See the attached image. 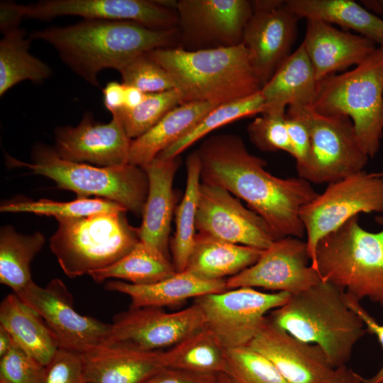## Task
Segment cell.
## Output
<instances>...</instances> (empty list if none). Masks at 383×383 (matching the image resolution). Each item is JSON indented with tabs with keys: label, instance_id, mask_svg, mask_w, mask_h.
Here are the masks:
<instances>
[{
	"label": "cell",
	"instance_id": "cell-1",
	"mask_svg": "<svg viewBox=\"0 0 383 383\" xmlns=\"http://www.w3.org/2000/svg\"><path fill=\"white\" fill-rule=\"evenodd\" d=\"M196 152L201 182L220 186L246 202L267 223L276 240L304 237L300 210L318 195L310 182L272 175L265 168L266 161L249 152L236 134L212 135Z\"/></svg>",
	"mask_w": 383,
	"mask_h": 383
},
{
	"label": "cell",
	"instance_id": "cell-2",
	"mask_svg": "<svg viewBox=\"0 0 383 383\" xmlns=\"http://www.w3.org/2000/svg\"><path fill=\"white\" fill-rule=\"evenodd\" d=\"M29 38L52 45L70 70L99 87L101 71L112 68L119 72L143 54L172 48L177 32L153 30L129 21L84 19L70 26L35 30Z\"/></svg>",
	"mask_w": 383,
	"mask_h": 383
},
{
	"label": "cell",
	"instance_id": "cell-3",
	"mask_svg": "<svg viewBox=\"0 0 383 383\" xmlns=\"http://www.w3.org/2000/svg\"><path fill=\"white\" fill-rule=\"evenodd\" d=\"M146 54L169 74L182 104L220 105L250 96L262 89L243 43L197 50L172 47Z\"/></svg>",
	"mask_w": 383,
	"mask_h": 383
},
{
	"label": "cell",
	"instance_id": "cell-4",
	"mask_svg": "<svg viewBox=\"0 0 383 383\" xmlns=\"http://www.w3.org/2000/svg\"><path fill=\"white\" fill-rule=\"evenodd\" d=\"M269 318L294 337L321 347L334 368L346 365L367 332L345 292L322 280L291 295Z\"/></svg>",
	"mask_w": 383,
	"mask_h": 383
},
{
	"label": "cell",
	"instance_id": "cell-5",
	"mask_svg": "<svg viewBox=\"0 0 383 383\" xmlns=\"http://www.w3.org/2000/svg\"><path fill=\"white\" fill-rule=\"evenodd\" d=\"M315 270L351 298L383 308V230L370 232L351 218L318 240Z\"/></svg>",
	"mask_w": 383,
	"mask_h": 383
},
{
	"label": "cell",
	"instance_id": "cell-6",
	"mask_svg": "<svg viewBox=\"0 0 383 383\" xmlns=\"http://www.w3.org/2000/svg\"><path fill=\"white\" fill-rule=\"evenodd\" d=\"M127 211L84 217H55L58 228L50 247L63 272L74 278L107 267L127 255L140 240Z\"/></svg>",
	"mask_w": 383,
	"mask_h": 383
},
{
	"label": "cell",
	"instance_id": "cell-7",
	"mask_svg": "<svg viewBox=\"0 0 383 383\" xmlns=\"http://www.w3.org/2000/svg\"><path fill=\"white\" fill-rule=\"evenodd\" d=\"M311 108L325 116L349 117L361 147L374 157L383 136V53L379 48L353 70L318 81Z\"/></svg>",
	"mask_w": 383,
	"mask_h": 383
},
{
	"label": "cell",
	"instance_id": "cell-8",
	"mask_svg": "<svg viewBox=\"0 0 383 383\" xmlns=\"http://www.w3.org/2000/svg\"><path fill=\"white\" fill-rule=\"evenodd\" d=\"M11 167H26L32 173L52 179L57 187L74 192L77 198L95 196L116 202L135 215L143 213L148 193V178L143 168L127 165L95 167L62 159L54 148L38 145L33 162L6 156Z\"/></svg>",
	"mask_w": 383,
	"mask_h": 383
},
{
	"label": "cell",
	"instance_id": "cell-9",
	"mask_svg": "<svg viewBox=\"0 0 383 383\" xmlns=\"http://www.w3.org/2000/svg\"><path fill=\"white\" fill-rule=\"evenodd\" d=\"M286 113L299 118L310 133L309 155L296 167L299 177L310 183L330 184L364 170L370 157L349 117L325 116L311 107L296 106H289Z\"/></svg>",
	"mask_w": 383,
	"mask_h": 383
},
{
	"label": "cell",
	"instance_id": "cell-10",
	"mask_svg": "<svg viewBox=\"0 0 383 383\" xmlns=\"http://www.w3.org/2000/svg\"><path fill=\"white\" fill-rule=\"evenodd\" d=\"M362 213H383V177L365 170L328 184L322 194L301 207L299 216L314 270L318 240Z\"/></svg>",
	"mask_w": 383,
	"mask_h": 383
},
{
	"label": "cell",
	"instance_id": "cell-11",
	"mask_svg": "<svg viewBox=\"0 0 383 383\" xmlns=\"http://www.w3.org/2000/svg\"><path fill=\"white\" fill-rule=\"evenodd\" d=\"M287 292L265 293L238 287L195 299L206 327L225 349L248 345L267 320L266 314L287 302Z\"/></svg>",
	"mask_w": 383,
	"mask_h": 383
},
{
	"label": "cell",
	"instance_id": "cell-12",
	"mask_svg": "<svg viewBox=\"0 0 383 383\" xmlns=\"http://www.w3.org/2000/svg\"><path fill=\"white\" fill-rule=\"evenodd\" d=\"M15 294L41 316L60 348L83 354L106 345L111 323L79 313L60 279H54L45 287L33 281Z\"/></svg>",
	"mask_w": 383,
	"mask_h": 383
},
{
	"label": "cell",
	"instance_id": "cell-13",
	"mask_svg": "<svg viewBox=\"0 0 383 383\" xmlns=\"http://www.w3.org/2000/svg\"><path fill=\"white\" fill-rule=\"evenodd\" d=\"M176 11L177 38L187 50L241 44L253 13L247 0H179Z\"/></svg>",
	"mask_w": 383,
	"mask_h": 383
},
{
	"label": "cell",
	"instance_id": "cell-14",
	"mask_svg": "<svg viewBox=\"0 0 383 383\" xmlns=\"http://www.w3.org/2000/svg\"><path fill=\"white\" fill-rule=\"evenodd\" d=\"M205 326L204 313L195 303L174 312L158 307H131L113 318L106 345L162 351Z\"/></svg>",
	"mask_w": 383,
	"mask_h": 383
},
{
	"label": "cell",
	"instance_id": "cell-15",
	"mask_svg": "<svg viewBox=\"0 0 383 383\" xmlns=\"http://www.w3.org/2000/svg\"><path fill=\"white\" fill-rule=\"evenodd\" d=\"M231 243L265 250L276 240L265 220L226 189L201 182L196 231Z\"/></svg>",
	"mask_w": 383,
	"mask_h": 383
},
{
	"label": "cell",
	"instance_id": "cell-16",
	"mask_svg": "<svg viewBox=\"0 0 383 383\" xmlns=\"http://www.w3.org/2000/svg\"><path fill=\"white\" fill-rule=\"evenodd\" d=\"M309 262L306 241L296 237L277 239L262 250L255 263L226 279V287L263 288L293 295L321 280Z\"/></svg>",
	"mask_w": 383,
	"mask_h": 383
},
{
	"label": "cell",
	"instance_id": "cell-17",
	"mask_svg": "<svg viewBox=\"0 0 383 383\" xmlns=\"http://www.w3.org/2000/svg\"><path fill=\"white\" fill-rule=\"evenodd\" d=\"M19 17L49 20L75 16L84 19L129 21L159 30L177 29L176 10L148 0H42L27 5L16 3Z\"/></svg>",
	"mask_w": 383,
	"mask_h": 383
},
{
	"label": "cell",
	"instance_id": "cell-18",
	"mask_svg": "<svg viewBox=\"0 0 383 383\" xmlns=\"http://www.w3.org/2000/svg\"><path fill=\"white\" fill-rule=\"evenodd\" d=\"M55 142L56 153L67 161L104 167L129 165L132 139L113 116L109 123H101L87 112L77 126L57 128Z\"/></svg>",
	"mask_w": 383,
	"mask_h": 383
},
{
	"label": "cell",
	"instance_id": "cell-19",
	"mask_svg": "<svg viewBox=\"0 0 383 383\" xmlns=\"http://www.w3.org/2000/svg\"><path fill=\"white\" fill-rule=\"evenodd\" d=\"M248 345L268 358L289 383H324L335 369L321 347L294 337L269 318Z\"/></svg>",
	"mask_w": 383,
	"mask_h": 383
},
{
	"label": "cell",
	"instance_id": "cell-20",
	"mask_svg": "<svg viewBox=\"0 0 383 383\" xmlns=\"http://www.w3.org/2000/svg\"><path fill=\"white\" fill-rule=\"evenodd\" d=\"M298 17L283 6L269 11L253 12L242 43L262 87L291 55L297 35Z\"/></svg>",
	"mask_w": 383,
	"mask_h": 383
},
{
	"label": "cell",
	"instance_id": "cell-21",
	"mask_svg": "<svg viewBox=\"0 0 383 383\" xmlns=\"http://www.w3.org/2000/svg\"><path fill=\"white\" fill-rule=\"evenodd\" d=\"M302 43L318 81L362 64L377 49L366 37L316 20H306Z\"/></svg>",
	"mask_w": 383,
	"mask_h": 383
},
{
	"label": "cell",
	"instance_id": "cell-22",
	"mask_svg": "<svg viewBox=\"0 0 383 383\" xmlns=\"http://www.w3.org/2000/svg\"><path fill=\"white\" fill-rule=\"evenodd\" d=\"M179 165V156L168 159L156 157L142 167L148 175V193L143 221L138 228V237L169 258L170 232L174 208L172 184Z\"/></svg>",
	"mask_w": 383,
	"mask_h": 383
},
{
	"label": "cell",
	"instance_id": "cell-23",
	"mask_svg": "<svg viewBox=\"0 0 383 383\" xmlns=\"http://www.w3.org/2000/svg\"><path fill=\"white\" fill-rule=\"evenodd\" d=\"M82 355L87 383H145L165 368L161 351L103 345Z\"/></svg>",
	"mask_w": 383,
	"mask_h": 383
},
{
	"label": "cell",
	"instance_id": "cell-24",
	"mask_svg": "<svg viewBox=\"0 0 383 383\" xmlns=\"http://www.w3.org/2000/svg\"><path fill=\"white\" fill-rule=\"evenodd\" d=\"M226 279L206 280L187 270L149 284H133L122 281L108 282L106 290L126 294L131 308L170 306L191 299L227 290Z\"/></svg>",
	"mask_w": 383,
	"mask_h": 383
},
{
	"label": "cell",
	"instance_id": "cell-25",
	"mask_svg": "<svg viewBox=\"0 0 383 383\" xmlns=\"http://www.w3.org/2000/svg\"><path fill=\"white\" fill-rule=\"evenodd\" d=\"M318 81L301 43L262 87L265 111H285L287 106L311 107Z\"/></svg>",
	"mask_w": 383,
	"mask_h": 383
},
{
	"label": "cell",
	"instance_id": "cell-26",
	"mask_svg": "<svg viewBox=\"0 0 383 383\" xmlns=\"http://www.w3.org/2000/svg\"><path fill=\"white\" fill-rule=\"evenodd\" d=\"M217 106L209 102H189L175 107L153 127L132 140L128 164L140 167L148 165Z\"/></svg>",
	"mask_w": 383,
	"mask_h": 383
},
{
	"label": "cell",
	"instance_id": "cell-27",
	"mask_svg": "<svg viewBox=\"0 0 383 383\" xmlns=\"http://www.w3.org/2000/svg\"><path fill=\"white\" fill-rule=\"evenodd\" d=\"M0 325L28 355L46 366L60 348L58 341L41 316L15 294L0 304Z\"/></svg>",
	"mask_w": 383,
	"mask_h": 383
},
{
	"label": "cell",
	"instance_id": "cell-28",
	"mask_svg": "<svg viewBox=\"0 0 383 383\" xmlns=\"http://www.w3.org/2000/svg\"><path fill=\"white\" fill-rule=\"evenodd\" d=\"M262 250L198 233L184 270L206 280L226 279L255 263Z\"/></svg>",
	"mask_w": 383,
	"mask_h": 383
},
{
	"label": "cell",
	"instance_id": "cell-29",
	"mask_svg": "<svg viewBox=\"0 0 383 383\" xmlns=\"http://www.w3.org/2000/svg\"><path fill=\"white\" fill-rule=\"evenodd\" d=\"M285 5L299 19L336 24L376 44L383 39V20L353 0H287Z\"/></svg>",
	"mask_w": 383,
	"mask_h": 383
},
{
	"label": "cell",
	"instance_id": "cell-30",
	"mask_svg": "<svg viewBox=\"0 0 383 383\" xmlns=\"http://www.w3.org/2000/svg\"><path fill=\"white\" fill-rule=\"evenodd\" d=\"M165 367L188 372L218 375L224 373L226 349L206 326L161 351Z\"/></svg>",
	"mask_w": 383,
	"mask_h": 383
},
{
	"label": "cell",
	"instance_id": "cell-31",
	"mask_svg": "<svg viewBox=\"0 0 383 383\" xmlns=\"http://www.w3.org/2000/svg\"><path fill=\"white\" fill-rule=\"evenodd\" d=\"M177 272L172 260L154 247L139 240L121 260L89 275L98 283L110 278L133 284H149L168 278Z\"/></svg>",
	"mask_w": 383,
	"mask_h": 383
},
{
	"label": "cell",
	"instance_id": "cell-32",
	"mask_svg": "<svg viewBox=\"0 0 383 383\" xmlns=\"http://www.w3.org/2000/svg\"><path fill=\"white\" fill-rule=\"evenodd\" d=\"M4 34L0 41V96L16 84L30 80L41 83L52 74L50 67L29 52L30 38L18 28Z\"/></svg>",
	"mask_w": 383,
	"mask_h": 383
},
{
	"label": "cell",
	"instance_id": "cell-33",
	"mask_svg": "<svg viewBox=\"0 0 383 383\" xmlns=\"http://www.w3.org/2000/svg\"><path fill=\"white\" fill-rule=\"evenodd\" d=\"M186 165L185 192L175 210L176 228L170 242L172 261L177 272L186 269L196 235V218L201 184V163L196 150L189 155Z\"/></svg>",
	"mask_w": 383,
	"mask_h": 383
},
{
	"label": "cell",
	"instance_id": "cell-34",
	"mask_svg": "<svg viewBox=\"0 0 383 383\" xmlns=\"http://www.w3.org/2000/svg\"><path fill=\"white\" fill-rule=\"evenodd\" d=\"M45 239L40 232L18 233L10 226L0 231V282L18 293L33 279L30 265L40 251Z\"/></svg>",
	"mask_w": 383,
	"mask_h": 383
},
{
	"label": "cell",
	"instance_id": "cell-35",
	"mask_svg": "<svg viewBox=\"0 0 383 383\" xmlns=\"http://www.w3.org/2000/svg\"><path fill=\"white\" fill-rule=\"evenodd\" d=\"M265 101L261 90L250 96L217 106L209 112L188 133L157 157L168 159L179 156L194 143L213 131L240 118L262 113Z\"/></svg>",
	"mask_w": 383,
	"mask_h": 383
},
{
	"label": "cell",
	"instance_id": "cell-36",
	"mask_svg": "<svg viewBox=\"0 0 383 383\" xmlns=\"http://www.w3.org/2000/svg\"><path fill=\"white\" fill-rule=\"evenodd\" d=\"M1 212L33 213L55 217H84L106 212L127 211L121 205L103 198H77L70 201L49 199L17 200L1 203Z\"/></svg>",
	"mask_w": 383,
	"mask_h": 383
},
{
	"label": "cell",
	"instance_id": "cell-37",
	"mask_svg": "<svg viewBox=\"0 0 383 383\" xmlns=\"http://www.w3.org/2000/svg\"><path fill=\"white\" fill-rule=\"evenodd\" d=\"M176 89L165 91L146 93L143 101L132 109L122 108L113 113L128 136L133 140L157 124L165 115L182 104Z\"/></svg>",
	"mask_w": 383,
	"mask_h": 383
},
{
	"label": "cell",
	"instance_id": "cell-38",
	"mask_svg": "<svg viewBox=\"0 0 383 383\" xmlns=\"http://www.w3.org/2000/svg\"><path fill=\"white\" fill-rule=\"evenodd\" d=\"M223 374L233 383H289L268 358L248 345L226 349Z\"/></svg>",
	"mask_w": 383,
	"mask_h": 383
},
{
	"label": "cell",
	"instance_id": "cell-39",
	"mask_svg": "<svg viewBox=\"0 0 383 383\" xmlns=\"http://www.w3.org/2000/svg\"><path fill=\"white\" fill-rule=\"evenodd\" d=\"M251 143L264 152L292 150L286 124V111H267L255 118L247 126Z\"/></svg>",
	"mask_w": 383,
	"mask_h": 383
},
{
	"label": "cell",
	"instance_id": "cell-40",
	"mask_svg": "<svg viewBox=\"0 0 383 383\" xmlns=\"http://www.w3.org/2000/svg\"><path fill=\"white\" fill-rule=\"evenodd\" d=\"M119 72L124 85L135 87L144 93L174 89L167 71L146 53L133 60Z\"/></svg>",
	"mask_w": 383,
	"mask_h": 383
},
{
	"label": "cell",
	"instance_id": "cell-41",
	"mask_svg": "<svg viewBox=\"0 0 383 383\" xmlns=\"http://www.w3.org/2000/svg\"><path fill=\"white\" fill-rule=\"evenodd\" d=\"M45 366L17 344L0 357V383H42Z\"/></svg>",
	"mask_w": 383,
	"mask_h": 383
},
{
	"label": "cell",
	"instance_id": "cell-42",
	"mask_svg": "<svg viewBox=\"0 0 383 383\" xmlns=\"http://www.w3.org/2000/svg\"><path fill=\"white\" fill-rule=\"evenodd\" d=\"M42 383H87L82 355L59 348L45 366Z\"/></svg>",
	"mask_w": 383,
	"mask_h": 383
},
{
	"label": "cell",
	"instance_id": "cell-43",
	"mask_svg": "<svg viewBox=\"0 0 383 383\" xmlns=\"http://www.w3.org/2000/svg\"><path fill=\"white\" fill-rule=\"evenodd\" d=\"M286 124L292 146V156L296 167L307 160L311 146L310 133L306 125L298 117L286 113Z\"/></svg>",
	"mask_w": 383,
	"mask_h": 383
},
{
	"label": "cell",
	"instance_id": "cell-44",
	"mask_svg": "<svg viewBox=\"0 0 383 383\" xmlns=\"http://www.w3.org/2000/svg\"><path fill=\"white\" fill-rule=\"evenodd\" d=\"M345 299L348 306L362 321L367 332L374 335L383 348V325L379 324L371 315H370L361 305L360 301L353 299L346 294ZM363 383H383V365L379 371L372 377L367 379L364 378Z\"/></svg>",
	"mask_w": 383,
	"mask_h": 383
},
{
	"label": "cell",
	"instance_id": "cell-45",
	"mask_svg": "<svg viewBox=\"0 0 383 383\" xmlns=\"http://www.w3.org/2000/svg\"><path fill=\"white\" fill-rule=\"evenodd\" d=\"M145 383H220L218 376L165 367Z\"/></svg>",
	"mask_w": 383,
	"mask_h": 383
},
{
	"label": "cell",
	"instance_id": "cell-46",
	"mask_svg": "<svg viewBox=\"0 0 383 383\" xmlns=\"http://www.w3.org/2000/svg\"><path fill=\"white\" fill-rule=\"evenodd\" d=\"M105 107L111 113L122 109L124 106L125 85L121 82H108L102 90Z\"/></svg>",
	"mask_w": 383,
	"mask_h": 383
},
{
	"label": "cell",
	"instance_id": "cell-47",
	"mask_svg": "<svg viewBox=\"0 0 383 383\" xmlns=\"http://www.w3.org/2000/svg\"><path fill=\"white\" fill-rule=\"evenodd\" d=\"M363 379L360 374L345 365L335 368L324 383H363Z\"/></svg>",
	"mask_w": 383,
	"mask_h": 383
},
{
	"label": "cell",
	"instance_id": "cell-48",
	"mask_svg": "<svg viewBox=\"0 0 383 383\" xmlns=\"http://www.w3.org/2000/svg\"><path fill=\"white\" fill-rule=\"evenodd\" d=\"M146 93L140 89L125 85V99L123 108L132 109L140 105L145 99Z\"/></svg>",
	"mask_w": 383,
	"mask_h": 383
},
{
	"label": "cell",
	"instance_id": "cell-49",
	"mask_svg": "<svg viewBox=\"0 0 383 383\" xmlns=\"http://www.w3.org/2000/svg\"><path fill=\"white\" fill-rule=\"evenodd\" d=\"M285 3L282 0H255L251 1L253 12L269 11L276 9Z\"/></svg>",
	"mask_w": 383,
	"mask_h": 383
},
{
	"label": "cell",
	"instance_id": "cell-50",
	"mask_svg": "<svg viewBox=\"0 0 383 383\" xmlns=\"http://www.w3.org/2000/svg\"><path fill=\"white\" fill-rule=\"evenodd\" d=\"M15 345L16 343L11 334L0 325V357L4 356Z\"/></svg>",
	"mask_w": 383,
	"mask_h": 383
},
{
	"label": "cell",
	"instance_id": "cell-51",
	"mask_svg": "<svg viewBox=\"0 0 383 383\" xmlns=\"http://www.w3.org/2000/svg\"><path fill=\"white\" fill-rule=\"evenodd\" d=\"M360 4L374 15H383V0H363Z\"/></svg>",
	"mask_w": 383,
	"mask_h": 383
},
{
	"label": "cell",
	"instance_id": "cell-52",
	"mask_svg": "<svg viewBox=\"0 0 383 383\" xmlns=\"http://www.w3.org/2000/svg\"><path fill=\"white\" fill-rule=\"evenodd\" d=\"M218 376L220 383H233L231 379L223 373L219 374Z\"/></svg>",
	"mask_w": 383,
	"mask_h": 383
},
{
	"label": "cell",
	"instance_id": "cell-53",
	"mask_svg": "<svg viewBox=\"0 0 383 383\" xmlns=\"http://www.w3.org/2000/svg\"><path fill=\"white\" fill-rule=\"evenodd\" d=\"M375 221L380 225H383V216H377L375 217Z\"/></svg>",
	"mask_w": 383,
	"mask_h": 383
},
{
	"label": "cell",
	"instance_id": "cell-54",
	"mask_svg": "<svg viewBox=\"0 0 383 383\" xmlns=\"http://www.w3.org/2000/svg\"><path fill=\"white\" fill-rule=\"evenodd\" d=\"M379 49L380 51L383 53V39H382V43H381L380 45H379Z\"/></svg>",
	"mask_w": 383,
	"mask_h": 383
}]
</instances>
